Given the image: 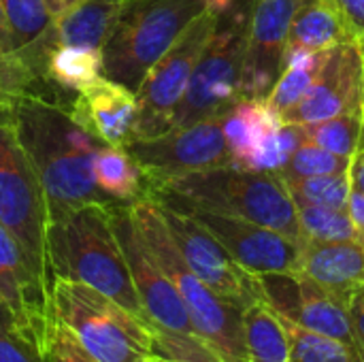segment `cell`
<instances>
[{
	"instance_id": "obj_35",
	"label": "cell",
	"mask_w": 364,
	"mask_h": 362,
	"mask_svg": "<svg viewBox=\"0 0 364 362\" xmlns=\"http://www.w3.org/2000/svg\"><path fill=\"white\" fill-rule=\"evenodd\" d=\"M49 346L53 362H100L75 339V335L53 316V312L49 320Z\"/></svg>"
},
{
	"instance_id": "obj_17",
	"label": "cell",
	"mask_w": 364,
	"mask_h": 362,
	"mask_svg": "<svg viewBox=\"0 0 364 362\" xmlns=\"http://www.w3.org/2000/svg\"><path fill=\"white\" fill-rule=\"evenodd\" d=\"M68 111L100 143L128 147L136 139V94L109 77L81 90Z\"/></svg>"
},
{
	"instance_id": "obj_9",
	"label": "cell",
	"mask_w": 364,
	"mask_h": 362,
	"mask_svg": "<svg viewBox=\"0 0 364 362\" xmlns=\"http://www.w3.org/2000/svg\"><path fill=\"white\" fill-rule=\"evenodd\" d=\"M220 13L205 11L200 13L173 43V47L149 68L143 83L139 85L136 105V139H154L164 134L173 126L175 111L188 90L192 73L207 49Z\"/></svg>"
},
{
	"instance_id": "obj_43",
	"label": "cell",
	"mask_w": 364,
	"mask_h": 362,
	"mask_svg": "<svg viewBox=\"0 0 364 362\" xmlns=\"http://www.w3.org/2000/svg\"><path fill=\"white\" fill-rule=\"evenodd\" d=\"M360 241H364V237H360Z\"/></svg>"
},
{
	"instance_id": "obj_21",
	"label": "cell",
	"mask_w": 364,
	"mask_h": 362,
	"mask_svg": "<svg viewBox=\"0 0 364 362\" xmlns=\"http://www.w3.org/2000/svg\"><path fill=\"white\" fill-rule=\"evenodd\" d=\"M100 77H105L102 51L55 45L47 58L45 83L49 87L51 102L64 109H70L75 96Z\"/></svg>"
},
{
	"instance_id": "obj_14",
	"label": "cell",
	"mask_w": 364,
	"mask_h": 362,
	"mask_svg": "<svg viewBox=\"0 0 364 362\" xmlns=\"http://www.w3.org/2000/svg\"><path fill=\"white\" fill-rule=\"evenodd\" d=\"M348 111H364V41H348L320 53L316 77L303 100L282 124H316Z\"/></svg>"
},
{
	"instance_id": "obj_26",
	"label": "cell",
	"mask_w": 364,
	"mask_h": 362,
	"mask_svg": "<svg viewBox=\"0 0 364 362\" xmlns=\"http://www.w3.org/2000/svg\"><path fill=\"white\" fill-rule=\"evenodd\" d=\"M247 362H290V337L277 312L264 301L243 312Z\"/></svg>"
},
{
	"instance_id": "obj_2",
	"label": "cell",
	"mask_w": 364,
	"mask_h": 362,
	"mask_svg": "<svg viewBox=\"0 0 364 362\" xmlns=\"http://www.w3.org/2000/svg\"><path fill=\"white\" fill-rule=\"evenodd\" d=\"M147 196L179 211L203 209L243 218L305 241L296 205L275 173L230 162L154 186Z\"/></svg>"
},
{
	"instance_id": "obj_39",
	"label": "cell",
	"mask_w": 364,
	"mask_h": 362,
	"mask_svg": "<svg viewBox=\"0 0 364 362\" xmlns=\"http://www.w3.org/2000/svg\"><path fill=\"white\" fill-rule=\"evenodd\" d=\"M350 179H352V188L360 190L364 194V145L360 143L356 154L352 156L350 162Z\"/></svg>"
},
{
	"instance_id": "obj_8",
	"label": "cell",
	"mask_w": 364,
	"mask_h": 362,
	"mask_svg": "<svg viewBox=\"0 0 364 362\" xmlns=\"http://www.w3.org/2000/svg\"><path fill=\"white\" fill-rule=\"evenodd\" d=\"M49 205L15 126L0 102V224L19 243L36 277L51 288L47 256Z\"/></svg>"
},
{
	"instance_id": "obj_11",
	"label": "cell",
	"mask_w": 364,
	"mask_h": 362,
	"mask_svg": "<svg viewBox=\"0 0 364 362\" xmlns=\"http://www.w3.org/2000/svg\"><path fill=\"white\" fill-rule=\"evenodd\" d=\"M156 203L188 267L218 297L243 312L254 303L262 301L258 277L245 271L196 218L173 209L160 201Z\"/></svg>"
},
{
	"instance_id": "obj_24",
	"label": "cell",
	"mask_w": 364,
	"mask_h": 362,
	"mask_svg": "<svg viewBox=\"0 0 364 362\" xmlns=\"http://www.w3.org/2000/svg\"><path fill=\"white\" fill-rule=\"evenodd\" d=\"M348 41H356V36L341 15L326 0H307L290 23L288 51L303 49L320 53Z\"/></svg>"
},
{
	"instance_id": "obj_19",
	"label": "cell",
	"mask_w": 364,
	"mask_h": 362,
	"mask_svg": "<svg viewBox=\"0 0 364 362\" xmlns=\"http://www.w3.org/2000/svg\"><path fill=\"white\" fill-rule=\"evenodd\" d=\"M299 273L316 280L333 292H346L364 284V241H303Z\"/></svg>"
},
{
	"instance_id": "obj_28",
	"label": "cell",
	"mask_w": 364,
	"mask_h": 362,
	"mask_svg": "<svg viewBox=\"0 0 364 362\" xmlns=\"http://www.w3.org/2000/svg\"><path fill=\"white\" fill-rule=\"evenodd\" d=\"M282 322L290 337V362H363L356 346L307 331L286 318Z\"/></svg>"
},
{
	"instance_id": "obj_44",
	"label": "cell",
	"mask_w": 364,
	"mask_h": 362,
	"mask_svg": "<svg viewBox=\"0 0 364 362\" xmlns=\"http://www.w3.org/2000/svg\"><path fill=\"white\" fill-rule=\"evenodd\" d=\"M363 41H364V38H363Z\"/></svg>"
},
{
	"instance_id": "obj_31",
	"label": "cell",
	"mask_w": 364,
	"mask_h": 362,
	"mask_svg": "<svg viewBox=\"0 0 364 362\" xmlns=\"http://www.w3.org/2000/svg\"><path fill=\"white\" fill-rule=\"evenodd\" d=\"M303 239L307 241H352L358 239V230L348 209H333L320 205H296Z\"/></svg>"
},
{
	"instance_id": "obj_32",
	"label": "cell",
	"mask_w": 364,
	"mask_h": 362,
	"mask_svg": "<svg viewBox=\"0 0 364 362\" xmlns=\"http://www.w3.org/2000/svg\"><path fill=\"white\" fill-rule=\"evenodd\" d=\"M352 158L337 156L322 145L305 139L284 162L279 169L277 177L282 181H292V179H303V177H316V175H337V173H348L350 171Z\"/></svg>"
},
{
	"instance_id": "obj_5",
	"label": "cell",
	"mask_w": 364,
	"mask_h": 362,
	"mask_svg": "<svg viewBox=\"0 0 364 362\" xmlns=\"http://www.w3.org/2000/svg\"><path fill=\"white\" fill-rule=\"evenodd\" d=\"M51 312L100 362H139L154 354V324L92 286L53 277Z\"/></svg>"
},
{
	"instance_id": "obj_20",
	"label": "cell",
	"mask_w": 364,
	"mask_h": 362,
	"mask_svg": "<svg viewBox=\"0 0 364 362\" xmlns=\"http://www.w3.org/2000/svg\"><path fill=\"white\" fill-rule=\"evenodd\" d=\"M49 290L32 271L19 243L0 224V303L19 314H49Z\"/></svg>"
},
{
	"instance_id": "obj_41",
	"label": "cell",
	"mask_w": 364,
	"mask_h": 362,
	"mask_svg": "<svg viewBox=\"0 0 364 362\" xmlns=\"http://www.w3.org/2000/svg\"><path fill=\"white\" fill-rule=\"evenodd\" d=\"M139 362H162L158 356H149V358H143V361H139Z\"/></svg>"
},
{
	"instance_id": "obj_42",
	"label": "cell",
	"mask_w": 364,
	"mask_h": 362,
	"mask_svg": "<svg viewBox=\"0 0 364 362\" xmlns=\"http://www.w3.org/2000/svg\"><path fill=\"white\" fill-rule=\"evenodd\" d=\"M360 356H363V362H364V350H360Z\"/></svg>"
},
{
	"instance_id": "obj_23",
	"label": "cell",
	"mask_w": 364,
	"mask_h": 362,
	"mask_svg": "<svg viewBox=\"0 0 364 362\" xmlns=\"http://www.w3.org/2000/svg\"><path fill=\"white\" fill-rule=\"evenodd\" d=\"M49 314H19L0 303V362H53Z\"/></svg>"
},
{
	"instance_id": "obj_7",
	"label": "cell",
	"mask_w": 364,
	"mask_h": 362,
	"mask_svg": "<svg viewBox=\"0 0 364 362\" xmlns=\"http://www.w3.org/2000/svg\"><path fill=\"white\" fill-rule=\"evenodd\" d=\"M254 6L256 0H237L220 13L218 28L192 73L171 128L224 117L243 100V66Z\"/></svg>"
},
{
	"instance_id": "obj_34",
	"label": "cell",
	"mask_w": 364,
	"mask_h": 362,
	"mask_svg": "<svg viewBox=\"0 0 364 362\" xmlns=\"http://www.w3.org/2000/svg\"><path fill=\"white\" fill-rule=\"evenodd\" d=\"M154 354L162 362H222L194 335L154 326Z\"/></svg>"
},
{
	"instance_id": "obj_13",
	"label": "cell",
	"mask_w": 364,
	"mask_h": 362,
	"mask_svg": "<svg viewBox=\"0 0 364 362\" xmlns=\"http://www.w3.org/2000/svg\"><path fill=\"white\" fill-rule=\"evenodd\" d=\"M256 277L262 301L282 318L324 337L356 346L343 294L328 290L303 273H264Z\"/></svg>"
},
{
	"instance_id": "obj_29",
	"label": "cell",
	"mask_w": 364,
	"mask_h": 362,
	"mask_svg": "<svg viewBox=\"0 0 364 362\" xmlns=\"http://www.w3.org/2000/svg\"><path fill=\"white\" fill-rule=\"evenodd\" d=\"M305 137L324 149L352 158L363 141L364 132V111H348L341 115H335L324 122L307 124L303 126Z\"/></svg>"
},
{
	"instance_id": "obj_37",
	"label": "cell",
	"mask_w": 364,
	"mask_h": 362,
	"mask_svg": "<svg viewBox=\"0 0 364 362\" xmlns=\"http://www.w3.org/2000/svg\"><path fill=\"white\" fill-rule=\"evenodd\" d=\"M346 305H348L350 322L354 329L356 346L358 350H364V284L346 292Z\"/></svg>"
},
{
	"instance_id": "obj_3",
	"label": "cell",
	"mask_w": 364,
	"mask_h": 362,
	"mask_svg": "<svg viewBox=\"0 0 364 362\" xmlns=\"http://www.w3.org/2000/svg\"><path fill=\"white\" fill-rule=\"evenodd\" d=\"M111 207L92 203L49 222L47 256L51 277L92 286L147 320L113 228Z\"/></svg>"
},
{
	"instance_id": "obj_10",
	"label": "cell",
	"mask_w": 364,
	"mask_h": 362,
	"mask_svg": "<svg viewBox=\"0 0 364 362\" xmlns=\"http://www.w3.org/2000/svg\"><path fill=\"white\" fill-rule=\"evenodd\" d=\"M126 149L141 166L149 188L235 162L224 137L222 117L171 128L154 139L132 141Z\"/></svg>"
},
{
	"instance_id": "obj_27",
	"label": "cell",
	"mask_w": 364,
	"mask_h": 362,
	"mask_svg": "<svg viewBox=\"0 0 364 362\" xmlns=\"http://www.w3.org/2000/svg\"><path fill=\"white\" fill-rule=\"evenodd\" d=\"M320 53H311V51H303V49L288 51L286 68H284L282 77L277 79V83L273 85L271 94L264 100L267 107L279 119L290 109H294L303 100V96L307 94V90H309V85H311V81L316 77V70H318Z\"/></svg>"
},
{
	"instance_id": "obj_6",
	"label": "cell",
	"mask_w": 364,
	"mask_h": 362,
	"mask_svg": "<svg viewBox=\"0 0 364 362\" xmlns=\"http://www.w3.org/2000/svg\"><path fill=\"white\" fill-rule=\"evenodd\" d=\"M207 11V0H124L102 49L105 77L139 90L149 68Z\"/></svg>"
},
{
	"instance_id": "obj_4",
	"label": "cell",
	"mask_w": 364,
	"mask_h": 362,
	"mask_svg": "<svg viewBox=\"0 0 364 362\" xmlns=\"http://www.w3.org/2000/svg\"><path fill=\"white\" fill-rule=\"evenodd\" d=\"M130 211L145 243L177 288L190 314L194 337L200 339L222 362H247L243 309L218 297L188 267L175 239L168 233L156 198L143 196L130 203Z\"/></svg>"
},
{
	"instance_id": "obj_18",
	"label": "cell",
	"mask_w": 364,
	"mask_h": 362,
	"mask_svg": "<svg viewBox=\"0 0 364 362\" xmlns=\"http://www.w3.org/2000/svg\"><path fill=\"white\" fill-rule=\"evenodd\" d=\"M15 51L36 85V94L51 102L49 87L45 83V66L53 43V17L43 0H2Z\"/></svg>"
},
{
	"instance_id": "obj_1",
	"label": "cell",
	"mask_w": 364,
	"mask_h": 362,
	"mask_svg": "<svg viewBox=\"0 0 364 362\" xmlns=\"http://www.w3.org/2000/svg\"><path fill=\"white\" fill-rule=\"evenodd\" d=\"M47 196L49 218L58 220L83 205L109 203L94 179V158L102 145L70 111L36 96L0 100Z\"/></svg>"
},
{
	"instance_id": "obj_15",
	"label": "cell",
	"mask_w": 364,
	"mask_h": 362,
	"mask_svg": "<svg viewBox=\"0 0 364 362\" xmlns=\"http://www.w3.org/2000/svg\"><path fill=\"white\" fill-rule=\"evenodd\" d=\"M183 213L196 218L252 275L299 273L301 269L303 241H294L269 226L235 215L203 209H192Z\"/></svg>"
},
{
	"instance_id": "obj_38",
	"label": "cell",
	"mask_w": 364,
	"mask_h": 362,
	"mask_svg": "<svg viewBox=\"0 0 364 362\" xmlns=\"http://www.w3.org/2000/svg\"><path fill=\"white\" fill-rule=\"evenodd\" d=\"M348 213L358 230V239L364 237V194L360 190L352 188L350 201H348Z\"/></svg>"
},
{
	"instance_id": "obj_36",
	"label": "cell",
	"mask_w": 364,
	"mask_h": 362,
	"mask_svg": "<svg viewBox=\"0 0 364 362\" xmlns=\"http://www.w3.org/2000/svg\"><path fill=\"white\" fill-rule=\"evenodd\" d=\"M348 23L356 38H364V0H326Z\"/></svg>"
},
{
	"instance_id": "obj_16",
	"label": "cell",
	"mask_w": 364,
	"mask_h": 362,
	"mask_svg": "<svg viewBox=\"0 0 364 362\" xmlns=\"http://www.w3.org/2000/svg\"><path fill=\"white\" fill-rule=\"evenodd\" d=\"M307 0H256L245 66L243 98L267 100L288 62V34L296 11Z\"/></svg>"
},
{
	"instance_id": "obj_30",
	"label": "cell",
	"mask_w": 364,
	"mask_h": 362,
	"mask_svg": "<svg viewBox=\"0 0 364 362\" xmlns=\"http://www.w3.org/2000/svg\"><path fill=\"white\" fill-rule=\"evenodd\" d=\"M290 198L294 205H320V207H333V209H348V201L352 194V179L348 173L337 175H316V177H303L284 181Z\"/></svg>"
},
{
	"instance_id": "obj_25",
	"label": "cell",
	"mask_w": 364,
	"mask_h": 362,
	"mask_svg": "<svg viewBox=\"0 0 364 362\" xmlns=\"http://www.w3.org/2000/svg\"><path fill=\"white\" fill-rule=\"evenodd\" d=\"M94 179L113 205H130L149 194L147 179L126 147L102 143L94 158Z\"/></svg>"
},
{
	"instance_id": "obj_12",
	"label": "cell",
	"mask_w": 364,
	"mask_h": 362,
	"mask_svg": "<svg viewBox=\"0 0 364 362\" xmlns=\"http://www.w3.org/2000/svg\"><path fill=\"white\" fill-rule=\"evenodd\" d=\"M111 218L147 320L164 331L194 335L190 314L177 288L173 286V282L156 260L154 252L145 243L141 230L136 228L130 205H113Z\"/></svg>"
},
{
	"instance_id": "obj_40",
	"label": "cell",
	"mask_w": 364,
	"mask_h": 362,
	"mask_svg": "<svg viewBox=\"0 0 364 362\" xmlns=\"http://www.w3.org/2000/svg\"><path fill=\"white\" fill-rule=\"evenodd\" d=\"M45 2V6H47V11L51 13V17L53 19H58L60 15H64L68 9H73L77 2H81V0H43Z\"/></svg>"
},
{
	"instance_id": "obj_22",
	"label": "cell",
	"mask_w": 364,
	"mask_h": 362,
	"mask_svg": "<svg viewBox=\"0 0 364 362\" xmlns=\"http://www.w3.org/2000/svg\"><path fill=\"white\" fill-rule=\"evenodd\" d=\"M124 0H81L53 19V43L102 51Z\"/></svg>"
},
{
	"instance_id": "obj_33",
	"label": "cell",
	"mask_w": 364,
	"mask_h": 362,
	"mask_svg": "<svg viewBox=\"0 0 364 362\" xmlns=\"http://www.w3.org/2000/svg\"><path fill=\"white\" fill-rule=\"evenodd\" d=\"M15 96L38 98L34 81L30 79V75L26 73V68L21 66L17 58L11 26H9L6 13L0 0V100L15 98Z\"/></svg>"
}]
</instances>
